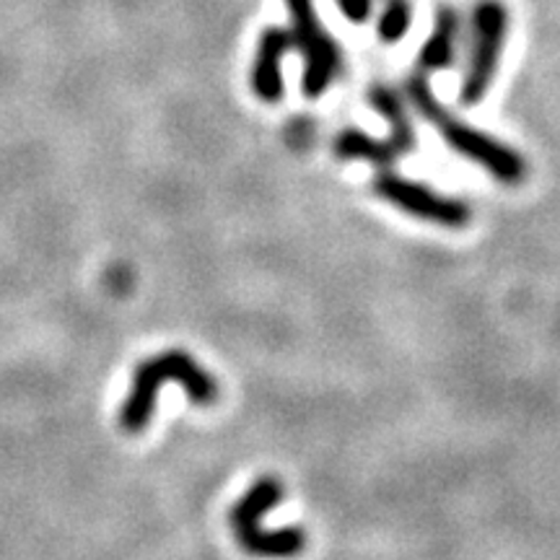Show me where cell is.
<instances>
[{
	"instance_id": "cell-1",
	"label": "cell",
	"mask_w": 560,
	"mask_h": 560,
	"mask_svg": "<svg viewBox=\"0 0 560 560\" xmlns=\"http://www.w3.org/2000/svg\"><path fill=\"white\" fill-rule=\"evenodd\" d=\"M408 100L420 117L446 140L452 151H457L459 156L475 161L482 166L490 177H495L503 185H520L527 177V161L520 151L509 149L501 140L490 138L488 132L475 130L467 122H462L459 117H454L450 109L441 104V100L433 94V89L425 81V73L410 75L408 79Z\"/></svg>"
},
{
	"instance_id": "cell-2",
	"label": "cell",
	"mask_w": 560,
	"mask_h": 560,
	"mask_svg": "<svg viewBox=\"0 0 560 560\" xmlns=\"http://www.w3.org/2000/svg\"><path fill=\"white\" fill-rule=\"evenodd\" d=\"M161 384H179L187 392V400L202 408L219 400V382L210 371L202 369L185 350H164L140 363L132 374L130 392L120 408V425L125 431L138 433L151 423Z\"/></svg>"
},
{
	"instance_id": "cell-3",
	"label": "cell",
	"mask_w": 560,
	"mask_h": 560,
	"mask_svg": "<svg viewBox=\"0 0 560 560\" xmlns=\"http://www.w3.org/2000/svg\"><path fill=\"white\" fill-rule=\"evenodd\" d=\"M283 499V486L276 478H260L231 509L229 522L236 542L255 558H293L304 550L306 535L299 527L262 529L260 520Z\"/></svg>"
},
{
	"instance_id": "cell-4",
	"label": "cell",
	"mask_w": 560,
	"mask_h": 560,
	"mask_svg": "<svg viewBox=\"0 0 560 560\" xmlns=\"http://www.w3.org/2000/svg\"><path fill=\"white\" fill-rule=\"evenodd\" d=\"M369 104L371 109L380 112L384 120L389 122V138L376 140L363 130H342L338 140H335V153L346 161L361 159L376 166H389L416 149V128H412L408 109H405L395 89L384 86V83H374L369 89Z\"/></svg>"
},
{
	"instance_id": "cell-5",
	"label": "cell",
	"mask_w": 560,
	"mask_h": 560,
	"mask_svg": "<svg viewBox=\"0 0 560 560\" xmlns=\"http://www.w3.org/2000/svg\"><path fill=\"white\" fill-rule=\"evenodd\" d=\"M285 11L291 19V47L304 58V75H301V89L306 96L317 100L332 86L338 75L342 55L332 34H327L317 16L314 0H283Z\"/></svg>"
},
{
	"instance_id": "cell-6",
	"label": "cell",
	"mask_w": 560,
	"mask_h": 560,
	"mask_svg": "<svg viewBox=\"0 0 560 560\" xmlns=\"http://www.w3.org/2000/svg\"><path fill=\"white\" fill-rule=\"evenodd\" d=\"M509 37V9L501 0H480L472 13V50L465 81L459 89V102L475 107L486 100L490 83L501 68L503 47Z\"/></svg>"
},
{
	"instance_id": "cell-7",
	"label": "cell",
	"mask_w": 560,
	"mask_h": 560,
	"mask_svg": "<svg viewBox=\"0 0 560 560\" xmlns=\"http://www.w3.org/2000/svg\"><path fill=\"white\" fill-rule=\"evenodd\" d=\"M374 192L382 200L392 202L395 208H400L402 213L416 215L420 221L439 223L446 229H462L467 226L472 219V210L467 202L454 200L450 195H441L431 190L429 185H420V182L405 179L400 174L382 172L374 179Z\"/></svg>"
},
{
	"instance_id": "cell-8",
	"label": "cell",
	"mask_w": 560,
	"mask_h": 560,
	"mask_svg": "<svg viewBox=\"0 0 560 560\" xmlns=\"http://www.w3.org/2000/svg\"><path fill=\"white\" fill-rule=\"evenodd\" d=\"M293 50L289 30L268 26L257 45L255 66H252V91L257 100L276 104L283 96V58Z\"/></svg>"
},
{
	"instance_id": "cell-9",
	"label": "cell",
	"mask_w": 560,
	"mask_h": 560,
	"mask_svg": "<svg viewBox=\"0 0 560 560\" xmlns=\"http://www.w3.org/2000/svg\"><path fill=\"white\" fill-rule=\"evenodd\" d=\"M457 37H459V13L441 5L433 19V30L429 39L423 42L418 52V70L420 73H436L454 66V55H457Z\"/></svg>"
},
{
	"instance_id": "cell-10",
	"label": "cell",
	"mask_w": 560,
	"mask_h": 560,
	"mask_svg": "<svg viewBox=\"0 0 560 560\" xmlns=\"http://www.w3.org/2000/svg\"><path fill=\"white\" fill-rule=\"evenodd\" d=\"M412 24V3L410 0H384V9L376 24V34L384 45H397Z\"/></svg>"
},
{
	"instance_id": "cell-11",
	"label": "cell",
	"mask_w": 560,
	"mask_h": 560,
	"mask_svg": "<svg viewBox=\"0 0 560 560\" xmlns=\"http://www.w3.org/2000/svg\"><path fill=\"white\" fill-rule=\"evenodd\" d=\"M338 9L350 24H366L374 13V0H338Z\"/></svg>"
}]
</instances>
